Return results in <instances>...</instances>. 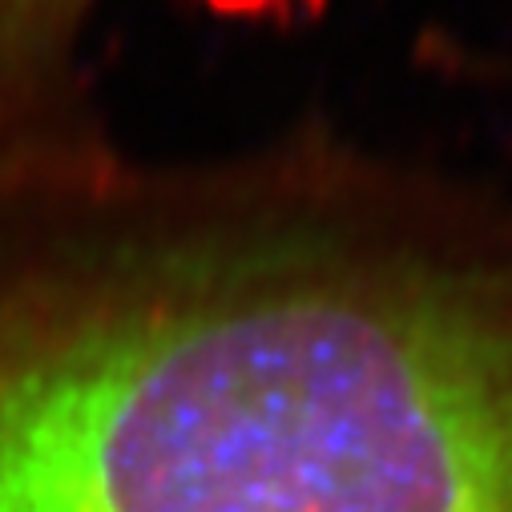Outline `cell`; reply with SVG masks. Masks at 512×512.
Returning <instances> with one entry per match:
<instances>
[{
    "instance_id": "obj_1",
    "label": "cell",
    "mask_w": 512,
    "mask_h": 512,
    "mask_svg": "<svg viewBox=\"0 0 512 512\" xmlns=\"http://www.w3.org/2000/svg\"><path fill=\"white\" fill-rule=\"evenodd\" d=\"M0 512H512V194L339 138L0 174Z\"/></svg>"
},
{
    "instance_id": "obj_2",
    "label": "cell",
    "mask_w": 512,
    "mask_h": 512,
    "mask_svg": "<svg viewBox=\"0 0 512 512\" xmlns=\"http://www.w3.org/2000/svg\"><path fill=\"white\" fill-rule=\"evenodd\" d=\"M97 0H0V174L101 146L81 97V37Z\"/></svg>"
}]
</instances>
